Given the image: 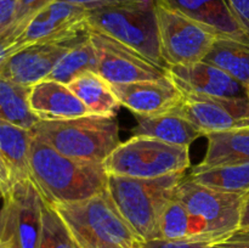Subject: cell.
Listing matches in <instances>:
<instances>
[{
	"instance_id": "obj_1",
	"label": "cell",
	"mask_w": 249,
	"mask_h": 248,
	"mask_svg": "<svg viewBox=\"0 0 249 248\" xmlns=\"http://www.w3.org/2000/svg\"><path fill=\"white\" fill-rule=\"evenodd\" d=\"M31 177L51 206L84 201L107 190L104 163L67 157L34 138L31 145Z\"/></svg>"
},
{
	"instance_id": "obj_2",
	"label": "cell",
	"mask_w": 249,
	"mask_h": 248,
	"mask_svg": "<svg viewBox=\"0 0 249 248\" xmlns=\"http://www.w3.org/2000/svg\"><path fill=\"white\" fill-rule=\"evenodd\" d=\"M185 177V173L155 179L108 175L107 192L141 240H157L160 238V215L174 198L175 190Z\"/></svg>"
},
{
	"instance_id": "obj_3",
	"label": "cell",
	"mask_w": 249,
	"mask_h": 248,
	"mask_svg": "<svg viewBox=\"0 0 249 248\" xmlns=\"http://www.w3.org/2000/svg\"><path fill=\"white\" fill-rule=\"evenodd\" d=\"M53 207L79 248H139L143 241L119 213L107 190L84 201Z\"/></svg>"
},
{
	"instance_id": "obj_4",
	"label": "cell",
	"mask_w": 249,
	"mask_h": 248,
	"mask_svg": "<svg viewBox=\"0 0 249 248\" xmlns=\"http://www.w3.org/2000/svg\"><path fill=\"white\" fill-rule=\"evenodd\" d=\"M32 135L67 157L104 163L121 145L116 117L88 114L66 121H40Z\"/></svg>"
},
{
	"instance_id": "obj_5",
	"label": "cell",
	"mask_w": 249,
	"mask_h": 248,
	"mask_svg": "<svg viewBox=\"0 0 249 248\" xmlns=\"http://www.w3.org/2000/svg\"><path fill=\"white\" fill-rule=\"evenodd\" d=\"M87 26L129 46L155 65L167 70L162 55L156 0H138L88 12Z\"/></svg>"
},
{
	"instance_id": "obj_6",
	"label": "cell",
	"mask_w": 249,
	"mask_h": 248,
	"mask_svg": "<svg viewBox=\"0 0 249 248\" xmlns=\"http://www.w3.org/2000/svg\"><path fill=\"white\" fill-rule=\"evenodd\" d=\"M175 196L189 212L194 238L215 242L241 228L247 195L219 191L185 177Z\"/></svg>"
},
{
	"instance_id": "obj_7",
	"label": "cell",
	"mask_w": 249,
	"mask_h": 248,
	"mask_svg": "<svg viewBox=\"0 0 249 248\" xmlns=\"http://www.w3.org/2000/svg\"><path fill=\"white\" fill-rule=\"evenodd\" d=\"M108 175L155 179L185 173L190 167L189 147L150 136L133 135L104 162Z\"/></svg>"
},
{
	"instance_id": "obj_8",
	"label": "cell",
	"mask_w": 249,
	"mask_h": 248,
	"mask_svg": "<svg viewBox=\"0 0 249 248\" xmlns=\"http://www.w3.org/2000/svg\"><path fill=\"white\" fill-rule=\"evenodd\" d=\"M162 55L167 67L203 61L220 35L156 0Z\"/></svg>"
},
{
	"instance_id": "obj_9",
	"label": "cell",
	"mask_w": 249,
	"mask_h": 248,
	"mask_svg": "<svg viewBox=\"0 0 249 248\" xmlns=\"http://www.w3.org/2000/svg\"><path fill=\"white\" fill-rule=\"evenodd\" d=\"M88 10L56 0L31 19L16 39L1 46L0 61L33 44L62 41L87 31Z\"/></svg>"
},
{
	"instance_id": "obj_10",
	"label": "cell",
	"mask_w": 249,
	"mask_h": 248,
	"mask_svg": "<svg viewBox=\"0 0 249 248\" xmlns=\"http://www.w3.org/2000/svg\"><path fill=\"white\" fill-rule=\"evenodd\" d=\"M88 27V26H87ZM97 55V73L112 85L160 80L167 70L155 65L129 46L88 28Z\"/></svg>"
},
{
	"instance_id": "obj_11",
	"label": "cell",
	"mask_w": 249,
	"mask_h": 248,
	"mask_svg": "<svg viewBox=\"0 0 249 248\" xmlns=\"http://www.w3.org/2000/svg\"><path fill=\"white\" fill-rule=\"evenodd\" d=\"M202 135L249 126V97H208L182 94L175 107Z\"/></svg>"
},
{
	"instance_id": "obj_12",
	"label": "cell",
	"mask_w": 249,
	"mask_h": 248,
	"mask_svg": "<svg viewBox=\"0 0 249 248\" xmlns=\"http://www.w3.org/2000/svg\"><path fill=\"white\" fill-rule=\"evenodd\" d=\"M62 41L33 44L21 49L14 55L0 61V78L33 87L48 79L60 58L85 33Z\"/></svg>"
},
{
	"instance_id": "obj_13",
	"label": "cell",
	"mask_w": 249,
	"mask_h": 248,
	"mask_svg": "<svg viewBox=\"0 0 249 248\" xmlns=\"http://www.w3.org/2000/svg\"><path fill=\"white\" fill-rule=\"evenodd\" d=\"M167 74L182 94L208 97H249L241 83L206 61L167 68Z\"/></svg>"
},
{
	"instance_id": "obj_14",
	"label": "cell",
	"mask_w": 249,
	"mask_h": 248,
	"mask_svg": "<svg viewBox=\"0 0 249 248\" xmlns=\"http://www.w3.org/2000/svg\"><path fill=\"white\" fill-rule=\"evenodd\" d=\"M122 106L135 117H148L172 111L182 100V92L169 77L160 80L112 85Z\"/></svg>"
},
{
	"instance_id": "obj_15",
	"label": "cell",
	"mask_w": 249,
	"mask_h": 248,
	"mask_svg": "<svg viewBox=\"0 0 249 248\" xmlns=\"http://www.w3.org/2000/svg\"><path fill=\"white\" fill-rule=\"evenodd\" d=\"M32 131L0 121V189L6 195L19 180L31 177Z\"/></svg>"
},
{
	"instance_id": "obj_16",
	"label": "cell",
	"mask_w": 249,
	"mask_h": 248,
	"mask_svg": "<svg viewBox=\"0 0 249 248\" xmlns=\"http://www.w3.org/2000/svg\"><path fill=\"white\" fill-rule=\"evenodd\" d=\"M177 10L220 36L249 43V35L240 26L226 0H158Z\"/></svg>"
},
{
	"instance_id": "obj_17",
	"label": "cell",
	"mask_w": 249,
	"mask_h": 248,
	"mask_svg": "<svg viewBox=\"0 0 249 248\" xmlns=\"http://www.w3.org/2000/svg\"><path fill=\"white\" fill-rule=\"evenodd\" d=\"M14 209L22 248H36L41 231L44 198L32 179L19 180L2 196Z\"/></svg>"
},
{
	"instance_id": "obj_18",
	"label": "cell",
	"mask_w": 249,
	"mask_h": 248,
	"mask_svg": "<svg viewBox=\"0 0 249 248\" xmlns=\"http://www.w3.org/2000/svg\"><path fill=\"white\" fill-rule=\"evenodd\" d=\"M29 102L32 111L40 121H66L90 114L67 84L53 79L33 85Z\"/></svg>"
},
{
	"instance_id": "obj_19",
	"label": "cell",
	"mask_w": 249,
	"mask_h": 248,
	"mask_svg": "<svg viewBox=\"0 0 249 248\" xmlns=\"http://www.w3.org/2000/svg\"><path fill=\"white\" fill-rule=\"evenodd\" d=\"M133 135L150 136L173 145L190 147L194 141L201 138L202 133L181 113L173 108L172 111L148 117H136Z\"/></svg>"
},
{
	"instance_id": "obj_20",
	"label": "cell",
	"mask_w": 249,
	"mask_h": 248,
	"mask_svg": "<svg viewBox=\"0 0 249 248\" xmlns=\"http://www.w3.org/2000/svg\"><path fill=\"white\" fill-rule=\"evenodd\" d=\"M90 114L116 117L122 106L113 87L97 72H85L68 84Z\"/></svg>"
},
{
	"instance_id": "obj_21",
	"label": "cell",
	"mask_w": 249,
	"mask_h": 248,
	"mask_svg": "<svg viewBox=\"0 0 249 248\" xmlns=\"http://www.w3.org/2000/svg\"><path fill=\"white\" fill-rule=\"evenodd\" d=\"M186 177L219 191L249 195V162L223 163L206 168L196 165Z\"/></svg>"
},
{
	"instance_id": "obj_22",
	"label": "cell",
	"mask_w": 249,
	"mask_h": 248,
	"mask_svg": "<svg viewBox=\"0 0 249 248\" xmlns=\"http://www.w3.org/2000/svg\"><path fill=\"white\" fill-rule=\"evenodd\" d=\"M203 61L230 74L249 95V43L219 36Z\"/></svg>"
},
{
	"instance_id": "obj_23",
	"label": "cell",
	"mask_w": 249,
	"mask_h": 248,
	"mask_svg": "<svg viewBox=\"0 0 249 248\" xmlns=\"http://www.w3.org/2000/svg\"><path fill=\"white\" fill-rule=\"evenodd\" d=\"M206 138L208 140L206 156L197 167L249 162V126L225 133L209 134Z\"/></svg>"
},
{
	"instance_id": "obj_24",
	"label": "cell",
	"mask_w": 249,
	"mask_h": 248,
	"mask_svg": "<svg viewBox=\"0 0 249 248\" xmlns=\"http://www.w3.org/2000/svg\"><path fill=\"white\" fill-rule=\"evenodd\" d=\"M31 90L32 87L0 78V121L32 130L40 119L32 111Z\"/></svg>"
},
{
	"instance_id": "obj_25",
	"label": "cell",
	"mask_w": 249,
	"mask_h": 248,
	"mask_svg": "<svg viewBox=\"0 0 249 248\" xmlns=\"http://www.w3.org/2000/svg\"><path fill=\"white\" fill-rule=\"evenodd\" d=\"M85 72H97V55L89 32L85 33L55 66L48 79L70 84L73 79Z\"/></svg>"
},
{
	"instance_id": "obj_26",
	"label": "cell",
	"mask_w": 249,
	"mask_h": 248,
	"mask_svg": "<svg viewBox=\"0 0 249 248\" xmlns=\"http://www.w3.org/2000/svg\"><path fill=\"white\" fill-rule=\"evenodd\" d=\"M36 248H79L63 219L48 202H44L43 206L41 231Z\"/></svg>"
},
{
	"instance_id": "obj_27",
	"label": "cell",
	"mask_w": 249,
	"mask_h": 248,
	"mask_svg": "<svg viewBox=\"0 0 249 248\" xmlns=\"http://www.w3.org/2000/svg\"><path fill=\"white\" fill-rule=\"evenodd\" d=\"M160 236L163 240L194 238L189 212L177 196L168 203L160 215Z\"/></svg>"
},
{
	"instance_id": "obj_28",
	"label": "cell",
	"mask_w": 249,
	"mask_h": 248,
	"mask_svg": "<svg viewBox=\"0 0 249 248\" xmlns=\"http://www.w3.org/2000/svg\"><path fill=\"white\" fill-rule=\"evenodd\" d=\"M53 1H56V0H18L16 21H15L14 27H12L11 32L7 34L6 38L0 40V45H5V44L16 39L33 17L38 15L41 10L45 9L46 6L53 4Z\"/></svg>"
},
{
	"instance_id": "obj_29",
	"label": "cell",
	"mask_w": 249,
	"mask_h": 248,
	"mask_svg": "<svg viewBox=\"0 0 249 248\" xmlns=\"http://www.w3.org/2000/svg\"><path fill=\"white\" fill-rule=\"evenodd\" d=\"M0 248H22L17 232L16 218L9 202L4 201L0 228Z\"/></svg>"
},
{
	"instance_id": "obj_30",
	"label": "cell",
	"mask_w": 249,
	"mask_h": 248,
	"mask_svg": "<svg viewBox=\"0 0 249 248\" xmlns=\"http://www.w3.org/2000/svg\"><path fill=\"white\" fill-rule=\"evenodd\" d=\"M18 0H0V40L11 32L16 21Z\"/></svg>"
},
{
	"instance_id": "obj_31",
	"label": "cell",
	"mask_w": 249,
	"mask_h": 248,
	"mask_svg": "<svg viewBox=\"0 0 249 248\" xmlns=\"http://www.w3.org/2000/svg\"><path fill=\"white\" fill-rule=\"evenodd\" d=\"M208 248H249V228H238Z\"/></svg>"
},
{
	"instance_id": "obj_32",
	"label": "cell",
	"mask_w": 249,
	"mask_h": 248,
	"mask_svg": "<svg viewBox=\"0 0 249 248\" xmlns=\"http://www.w3.org/2000/svg\"><path fill=\"white\" fill-rule=\"evenodd\" d=\"M231 12L249 35V0H226Z\"/></svg>"
},
{
	"instance_id": "obj_33",
	"label": "cell",
	"mask_w": 249,
	"mask_h": 248,
	"mask_svg": "<svg viewBox=\"0 0 249 248\" xmlns=\"http://www.w3.org/2000/svg\"><path fill=\"white\" fill-rule=\"evenodd\" d=\"M61 1L70 2V4L78 5L84 7L88 11L96 9H104V7L117 6V5L128 4V2L138 1V0H61Z\"/></svg>"
},
{
	"instance_id": "obj_34",
	"label": "cell",
	"mask_w": 249,
	"mask_h": 248,
	"mask_svg": "<svg viewBox=\"0 0 249 248\" xmlns=\"http://www.w3.org/2000/svg\"><path fill=\"white\" fill-rule=\"evenodd\" d=\"M241 228H249V195H247L242 211V219H241Z\"/></svg>"
},
{
	"instance_id": "obj_35",
	"label": "cell",
	"mask_w": 249,
	"mask_h": 248,
	"mask_svg": "<svg viewBox=\"0 0 249 248\" xmlns=\"http://www.w3.org/2000/svg\"><path fill=\"white\" fill-rule=\"evenodd\" d=\"M139 248H164V246H163L162 240L157 238V240L142 241L140 246H139Z\"/></svg>"
}]
</instances>
